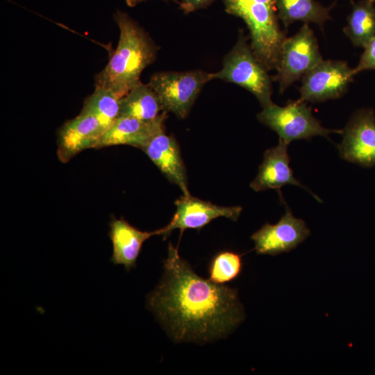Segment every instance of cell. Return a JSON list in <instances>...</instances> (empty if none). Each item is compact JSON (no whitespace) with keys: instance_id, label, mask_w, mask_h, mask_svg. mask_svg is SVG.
<instances>
[{"instance_id":"cell-21","label":"cell","mask_w":375,"mask_h":375,"mask_svg":"<svg viewBox=\"0 0 375 375\" xmlns=\"http://www.w3.org/2000/svg\"><path fill=\"white\" fill-rule=\"evenodd\" d=\"M242 269V256L231 251L217 253L211 260L209 267V280L223 285L239 276Z\"/></svg>"},{"instance_id":"cell-6","label":"cell","mask_w":375,"mask_h":375,"mask_svg":"<svg viewBox=\"0 0 375 375\" xmlns=\"http://www.w3.org/2000/svg\"><path fill=\"white\" fill-rule=\"evenodd\" d=\"M212 73L202 70L161 72L153 74L149 85L158 94L163 108L178 117H186Z\"/></svg>"},{"instance_id":"cell-2","label":"cell","mask_w":375,"mask_h":375,"mask_svg":"<svg viewBox=\"0 0 375 375\" xmlns=\"http://www.w3.org/2000/svg\"><path fill=\"white\" fill-rule=\"evenodd\" d=\"M113 17L119 28V40L108 63L96 76L95 85L122 99L141 82V73L155 61L158 48L127 13L117 10Z\"/></svg>"},{"instance_id":"cell-13","label":"cell","mask_w":375,"mask_h":375,"mask_svg":"<svg viewBox=\"0 0 375 375\" xmlns=\"http://www.w3.org/2000/svg\"><path fill=\"white\" fill-rule=\"evenodd\" d=\"M288 145L279 140L276 146L265 151L258 174L250 185L251 188L256 192L276 190L281 200L285 203L281 188L285 185H294L305 188L317 201L322 202L317 195L294 178L293 171L290 167V158L288 152Z\"/></svg>"},{"instance_id":"cell-14","label":"cell","mask_w":375,"mask_h":375,"mask_svg":"<svg viewBox=\"0 0 375 375\" xmlns=\"http://www.w3.org/2000/svg\"><path fill=\"white\" fill-rule=\"evenodd\" d=\"M167 111L152 121L119 116L104 133L98 149L114 145H129L142 149L159 133L165 131Z\"/></svg>"},{"instance_id":"cell-12","label":"cell","mask_w":375,"mask_h":375,"mask_svg":"<svg viewBox=\"0 0 375 375\" xmlns=\"http://www.w3.org/2000/svg\"><path fill=\"white\" fill-rule=\"evenodd\" d=\"M105 132L106 130L97 118L79 114L65 122L58 131V159L65 163L85 149H98Z\"/></svg>"},{"instance_id":"cell-11","label":"cell","mask_w":375,"mask_h":375,"mask_svg":"<svg viewBox=\"0 0 375 375\" xmlns=\"http://www.w3.org/2000/svg\"><path fill=\"white\" fill-rule=\"evenodd\" d=\"M175 205L176 210L172 219L162 228L164 236L169 235L176 228L180 230L181 236L185 229L199 230L219 217L235 222L242 210L240 206H219L190 194L183 195L175 201Z\"/></svg>"},{"instance_id":"cell-23","label":"cell","mask_w":375,"mask_h":375,"mask_svg":"<svg viewBox=\"0 0 375 375\" xmlns=\"http://www.w3.org/2000/svg\"><path fill=\"white\" fill-rule=\"evenodd\" d=\"M215 0H181L179 8L185 14H189L197 10L205 8Z\"/></svg>"},{"instance_id":"cell-16","label":"cell","mask_w":375,"mask_h":375,"mask_svg":"<svg viewBox=\"0 0 375 375\" xmlns=\"http://www.w3.org/2000/svg\"><path fill=\"white\" fill-rule=\"evenodd\" d=\"M162 234V228L151 232L142 231L124 219L113 218L108 233L112 245L111 262L122 265L129 272L136 267L143 243L151 236Z\"/></svg>"},{"instance_id":"cell-15","label":"cell","mask_w":375,"mask_h":375,"mask_svg":"<svg viewBox=\"0 0 375 375\" xmlns=\"http://www.w3.org/2000/svg\"><path fill=\"white\" fill-rule=\"evenodd\" d=\"M164 176L177 185L183 195H190L185 165L179 147L173 136L159 133L142 149Z\"/></svg>"},{"instance_id":"cell-17","label":"cell","mask_w":375,"mask_h":375,"mask_svg":"<svg viewBox=\"0 0 375 375\" xmlns=\"http://www.w3.org/2000/svg\"><path fill=\"white\" fill-rule=\"evenodd\" d=\"M164 111L161 101L149 84L140 82L119 101V115L129 116L143 121H152Z\"/></svg>"},{"instance_id":"cell-22","label":"cell","mask_w":375,"mask_h":375,"mask_svg":"<svg viewBox=\"0 0 375 375\" xmlns=\"http://www.w3.org/2000/svg\"><path fill=\"white\" fill-rule=\"evenodd\" d=\"M353 69L355 75L365 70L375 69V36L364 47L357 66Z\"/></svg>"},{"instance_id":"cell-19","label":"cell","mask_w":375,"mask_h":375,"mask_svg":"<svg viewBox=\"0 0 375 375\" xmlns=\"http://www.w3.org/2000/svg\"><path fill=\"white\" fill-rule=\"evenodd\" d=\"M343 31L354 46L364 48L375 36L374 1L362 0L354 4Z\"/></svg>"},{"instance_id":"cell-9","label":"cell","mask_w":375,"mask_h":375,"mask_svg":"<svg viewBox=\"0 0 375 375\" xmlns=\"http://www.w3.org/2000/svg\"><path fill=\"white\" fill-rule=\"evenodd\" d=\"M338 145L340 157L365 167L375 165V113L372 109L357 110L342 130Z\"/></svg>"},{"instance_id":"cell-5","label":"cell","mask_w":375,"mask_h":375,"mask_svg":"<svg viewBox=\"0 0 375 375\" xmlns=\"http://www.w3.org/2000/svg\"><path fill=\"white\" fill-rule=\"evenodd\" d=\"M257 117L278 134L279 140L288 144L293 140H310L317 135L328 138L331 133H342L324 128L314 117L311 108L300 99L290 101L284 106L272 103L262 108Z\"/></svg>"},{"instance_id":"cell-10","label":"cell","mask_w":375,"mask_h":375,"mask_svg":"<svg viewBox=\"0 0 375 375\" xmlns=\"http://www.w3.org/2000/svg\"><path fill=\"white\" fill-rule=\"evenodd\" d=\"M285 213L275 224L266 223L251 237L258 254L276 256L295 249L310 235L306 222L295 217L286 205Z\"/></svg>"},{"instance_id":"cell-7","label":"cell","mask_w":375,"mask_h":375,"mask_svg":"<svg viewBox=\"0 0 375 375\" xmlns=\"http://www.w3.org/2000/svg\"><path fill=\"white\" fill-rule=\"evenodd\" d=\"M323 60L313 31L304 23L294 35L284 40L274 79L283 93Z\"/></svg>"},{"instance_id":"cell-25","label":"cell","mask_w":375,"mask_h":375,"mask_svg":"<svg viewBox=\"0 0 375 375\" xmlns=\"http://www.w3.org/2000/svg\"><path fill=\"white\" fill-rule=\"evenodd\" d=\"M372 1H374V2L375 1V0H372Z\"/></svg>"},{"instance_id":"cell-20","label":"cell","mask_w":375,"mask_h":375,"mask_svg":"<svg viewBox=\"0 0 375 375\" xmlns=\"http://www.w3.org/2000/svg\"><path fill=\"white\" fill-rule=\"evenodd\" d=\"M120 99L111 90L95 85L93 93L85 99L80 114L94 117L106 131L119 115Z\"/></svg>"},{"instance_id":"cell-3","label":"cell","mask_w":375,"mask_h":375,"mask_svg":"<svg viewBox=\"0 0 375 375\" xmlns=\"http://www.w3.org/2000/svg\"><path fill=\"white\" fill-rule=\"evenodd\" d=\"M227 13L241 18L250 35L251 47L269 70L276 68L286 36L281 29L275 0H222Z\"/></svg>"},{"instance_id":"cell-4","label":"cell","mask_w":375,"mask_h":375,"mask_svg":"<svg viewBox=\"0 0 375 375\" xmlns=\"http://www.w3.org/2000/svg\"><path fill=\"white\" fill-rule=\"evenodd\" d=\"M240 32L237 42L226 55L222 68L212 73V79L236 84L250 92L262 108L272 103V77Z\"/></svg>"},{"instance_id":"cell-18","label":"cell","mask_w":375,"mask_h":375,"mask_svg":"<svg viewBox=\"0 0 375 375\" xmlns=\"http://www.w3.org/2000/svg\"><path fill=\"white\" fill-rule=\"evenodd\" d=\"M275 3L278 19L285 28L296 22L323 27L331 19V7H325L315 0H275Z\"/></svg>"},{"instance_id":"cell-1","label":"cell","mask_w":375,"mask_h":375,"mask_svg":"<svg viewBox=\"0 0 375 375\" xmlns=\"http://www.w3.org/2000/svg\"><path fill=\"white\" fill-rule=\"evenodd\" d=\"M163 268L147 305L176 342L224 338L244 319L238 291L198 276L171 243Z\"/></svg>"},{"instance_id":"cell-24","label":"cell","mask_w":375,"mask_h":375,"mask_svg":"<svg viewBox=\"0 0 375 375\" xmlns=\"http://www.w3.org/2000/svg\"><path fill=\"white\" fill-rule=\"evenodd\" d=\"M144 1H147V0H125L126 1V3L128 6L129 7H134L136 5H138V3H141V2H143ZM163 1H172L174 3H176L178 5H180V1H178V0H163Z\"/></svg>"},{"instance_id":"cell-8","label":"cell","mask_w":375,"mask_h":375,"mask_svg":"<svg viewBox=\"0 0 375 375\" xmlns=\"http://www.w3.org/2000/svg\"><path fill=\"white\" fill-rule=\"evenodd\" d=\"M354 76L347 62L322 60L302 77L299 99L315 103L338 99L347 91Z\"/></svg>"}]
</instances>
